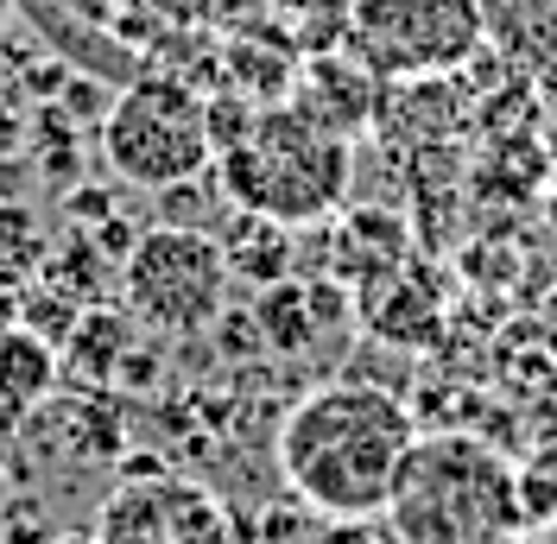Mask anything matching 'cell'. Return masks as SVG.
<instances>
[{"instance_id":"obj_1","label":"cell","mask_w":557,"mask_h":544,"mask_svg":"<svg viewBox=\"0 0 557 544\" xmlns=\"http://www.w3.org/2000/svg\"><path fill=\"white\" fill-rule=\"evenodd\" d=\"M418 418L399 393L368 380H330L278 424V475L317 519H381Z\"/></svg>"},{"instance_id":"obj_2","label":"cell","mask_w":557,"mask_h":544,"mask_svg":"<svg viewBox=\"0 0 557 544\" xmlns=\"http://www.w3.org/2000/svg\"><path fill=\"white\" fill-rule=\"evenodd\" d=\"M381 519L393 544H520L513 456L482 431H418Z\"/></svg>"},{"instance_id":"obj_3","label":"cell","mask_w":557,"mask_h":544,"mask_svg":"<svg viewBox=\"0 0 557 544\" xmlns=\"http://www.w3.org/2000/svg\"><path fill=\"white\" fill-rule=\"evenodd\" d=\"M348 139L323 134L311 114H298L292 102L260 108L253 134L228 152H215V184L228 209H253V215H273L285 228H305L336 215L348 197Z\"/></svg>"},{"instance_id":"obj_4","label":"cell","mask_w":557,"mask_h":544,"mask_svg":"<svg viewBox=\"0 0 557 544\" xmlns=\"http://www.w3.org/2000/svg\"><path fill=\"white\" fill-rule=\"evenodd\" d=\"M487 33L482 0H336V45L374 76L418 83L469 64Z\"/></svg>"},{"instance_id":"obj_5","label":"cell","mask_w":557,"mask_h":544,"mask_svg":"<svg viewBox=\"0 0 557 544\" xmlns=\"http://www.w3.org/2000/svg\"><path fill=\"white\" fill-rule=\"evenodd\" d=\"M102 159L121 184L165 190L215 165L203 121V96H190L172 76H134L102 114Z\"/></svg>"},{"instance_id":"obj_6","label":"cell","mask_w":557,"mask_h":544,"mask_svg":"<svg viewBox=\"0 0 557 544\" xmlns=\"http://www.w3.org/2000/svg\"><path fill=\"white\" fill-rule=\"evenodd\" d=\"M121 305L146 330L165 336H197L228 310V260L215 235L197 228H146L121 254Z\"/></svg>"},{"instance_id":"obj_7","label":"cell","mask_w":557,"mask_h":544,"mask_svg":"<svg viewBox=\"0 0 557 544\" xmlns=\"http://www.w3.org/2000/svg\"><path fill=\"white\" fill-rule=\"evenodd\" d=\"M96 544H228V512L203 481L134 456L127 481L102 500Z\"/></svg>"},{"instance_id":"obj_8","label":"cell","mask_w":557,"mask_h":544,"mask_svg":"<svg viewBox=\"0 0 557 544\" xmlns=\"http://www.w3.org/2000/svg\"><path fill=\"white\" fill-rule=\"evenodd\" d=\"M253 323H260L267 355L305 361V355H317V342H330L343 323H355V298L343 279H278V285H260Z\"/></svg>"},{"instance_id":"obj_9","label":"cell","mask_w":557,"mask_h":544,"mask_svg":"<svg viewBox=\"0 0 557 544\" xmlns=\"http://www.w3.org/2000/svg\"><path fill=\"white\" fill-rule=\"evenodd\" d=\"M355 298V323L368 330L374 342L386 348H431V342L444 336V279L431 267H406L374 279L368 292H348Z\"/></svg>"},{"instance_id":"obj_10","label":"cell","mask_w":557,"mask_h":544,"mask_svg":"<svg viewBox=\"0 0 557 544\" xmlns=\"http://www.w3.org/2000/svg\"><path fill=\"white\" fill-rule=\"evenodd\" d=\"M292 108L311 114L323 134L355 139L368 121H374V70H361L355 58H317L298 83H292Z\"/></svg>"},{"instance_id":"obj_11","label":"cell","mask_w":557,"mask_h":544,"mask_svg":"<svg viewBox=\"0 0 557 544\" xmlns=\"http://www.w3.org/2000/svg\"><path fill=\"white\" fill-rule=\"evenodd\" d=\"M330 260H336L330 279H343L348 292H368L374 279H386V272H399L412 260V228L393 209H348Z\"/></svg>"},{"instance_id":"obj_12","label":"cell","mask_w":557,"mask_h":544,"mask_svg":"<svg viewBox=\"0 0 557 544\" xmlns=\"http://www.w3.org/2000/svg\"><path fill=\"white\" fill-rule=\"evenodd\" d=\"M58 374H64L58 342L33 336L26 323H7V330H0V418H7V424H20V418H33L38 406H51Z\"/></svg>"},{"instance_id":"obj_13","label":"cell","mask_w":557,"mask_h":544,"mask_svg":"<svg viewBox=\"0 0 557 544\" xmlns=\"http://www.w3.org/2000/svg\"><path fill=\"white\" fill-rule=\"evenodd\" d=\"M215 247L228 260V279H253V285H278L292 279V235L273 215H253V209H228V222L215 228Z\"/></svg>"},{"instance_id":"obj_14","label":"cell","mask_w":557,"mask_h":544,"mask_svg":"<svg viewBox=\"0 0 557 544\" xmlns=\"http://www.w3.org/2000/svg\"><path fill=\"white\" fill-rule=\"evenodd\" d=\"M513 487H520L525 532H557V437L532 443L513 462Z\"/></svg>"},{"instance_id":"obj_15","label":"cell","mask_w":557,"mask_h":544,"mask_svg":"<svg viewBox=\"0 0 557 544\" xmlns=\"http://www.w3.org/2000/svg\"><path fill=\"white\" fill-rule=\"evenodd\" d=\"M121 348H127V323H121L114 310H83V317H76V330H70V342L58 348V355H64L76 374L96 380V374H108V368H114V355H121Z\"/></svg>"},{"instance_id":"obj_16","label":"cell","mask_w":557,"mask_h":544,"mask_svg":"<svg viewBox=\"0 0 557 544\" xmlns=\"http://www.w3.org/2000/svg\"><path fill=\"white\" fill-rule=\"evenodd\" d=\"M222 203H228L222 184H215V197H209L203 177H184V184H165V190H159V222H165V228H197V235H209V228L228 222Z\"/></svg>"},{"instance_id":"obj_17","label":"cell","mask_w":557,"mask_h":544,"mask_svg":"<svg viewBox=\"0 0 557 544\" xmlns=\"http://www.w3.org/2000/svg\"><path fill=\"white\" fill-rule=\"evenodd\" d=\"M317 544H393L386 519H330V532Z\"/></svg>"},{"instance_id":"obj_18","label":"cell","mask_w":557,"mask_h":544,"mask_svg":"<svg viewBox=\"0 0 557 544\" xmlns=\"http://www.w3.org/2000/svg\"><path fill=\"white\" fill-rule=\"evenodd\" d=\"M13 134H20V127H13V114H0V152L13 146Z\"/></svg>"},{"instance_id":"obj_19","label":"cell","mask_w":557,"mask_h":544,"mask_svg":"<svg viewBox=\"0 0 557 544\" xmlns=\"http://www.w3.org/2000/svg\"><path fill=\"white\" fill-rule=\"evenodd\" d=\"M545 330L557 336V285H552V298H545Z\"/></svg>"},{"instance_id":"obj_20","label":"cell","mask_w":557,"mask_h":544,"mask_svg":"<svg viewBox=\"0 0 557 544\" xmlns=\"http://www.w3.org/2000/svg\"><path fill=\"white\" fill-rule=\"evenodd\" d=\"M7 184H20V165H7V171H0V190H7Z\"/></svg>"},{"instance_id":"obj_21","label":"cell","mask_w":557,"mask_h":544,"mask_svg":"<svg viewBox=\"0 0 557 544\" xmlns=\"http://www.w3.org/2000/svg\"><path fill=\"white\" fill-rule=\"evenodd\" d=\"M552 228H557V197H552Z\"/></svg>"},{"instance_id":"obj_22","label":"cell","mask_w":557,"mask_h":544,"mask_svg":"<svg viewBox=\"0 0 557 544\" xmlns=\"http://www.w3.org/2000/svg\"><path fill=\"white\" fill-rule=\"evenodd\" d=\"M0 500H7V475H0Z\"/></svg>"}]
</instances>
